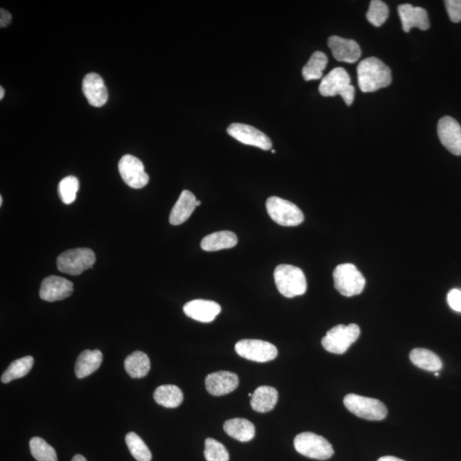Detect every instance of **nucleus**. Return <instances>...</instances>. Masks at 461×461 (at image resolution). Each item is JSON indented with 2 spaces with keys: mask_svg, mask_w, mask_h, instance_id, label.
<instances>
[{
  "mask_svg": "<svg viewBox=\"0 0 461 461\" xmlns=\"http://www.w3.org/2000/svg\"><path fill=\"white\" fill-rule=\"evenodd\" d=\"M358 85L363 92H372L387 87L392 83V71L383 61L368 58L357 67Z\"/></svg>",
  "mask_w": 461,
  "mask_h": 461,
  "instance_id": "1",
  "label": "nucleus"
},
{
  "mask_svg": "<svg viewBox=\"0 0 461 461\" xmlns=\"http://www.w3.org/2000/svg\"><path fill=\"white\" fill-rule=\"evenodd\" d=\"M277 289L285 297L293 298L304 295L307 291V279L299 267L281 264L274 270Z\"/></svg>",
  "mask_w": 461,
  "mask_h": 461,
  "instance_id": "2",
  "label": "nucleus"
},
{
  "mask_svg": "<svg viewBox=\"0 0 461 461\" xmlns=\"http://www.w3.org/2000/svg\"><path fill=\"white\" fill-rule=\"evenodd\" d=\"M350 76L344 68H336L322 79L319 86V94L324 96L340 95L348 106L355 99V87L351 85Z\"/></svg>",
  "mask_w": 461,
  "mask_h": 461,
  "instance_id": "3",
  "label": "nucleus"
},
{
  "mask_svg": "<svg viewBox=\"0 0 461 461\" xmlns=\"http://www.w3.org/2000/svg\"><path fill=\"white\" fill-rule=\"evenodd\" d=\"M337 291L344 297L357 296L363 292L366 279L357 267L351 263L338 265L333 271Z\"/></svg>",
  "mask_w": 461,
  "mask_h": 461,
  "instance_id": "4",
  "label": "nucleus"
},
{
  "mask_svg": "<svg viewBox=\"0 0 461 461\" xmlns=\"http://www.w3.org/2000/svg\"><path fill=\"white\" fill-rule=\"evenodd\" d=\"M347 410L364 420L380 421L387 416L388 410L379 400L349 394L344 399Z\"/></svg>",
  "mask_w": 461,
  "mask_h": 461,
  "instance_id": "5",
  "label": "nucleus"
},
{
  "mask_svg": "<svg viewBox=\"0 0 461 461\" xmlns=\"http://www.w3.org/2000/svg\"><path fill=\"white\" fill-rule=\"evenodd\" d=\"M360 334L361 330L357 324H337L327 332V335L322 338V344L328 352L342 355L358 339Z\"/></svg>",
  "mask_w": 461,
  "mask_h": 461,
  "instance_id": "6",
  "label": "nucleus"
},
{
  "mask_svg": "<svg viewBox=\"0 0 461 461\" xmlns=\"http://www.w3.org/2000/svg\"><path fill=\"white\" fill-rule=\"evenodd\" d=\"M294 447L298 453L310 459H330L334 450L326 438L313 432H302L294 439Z\"/></svg>",
  "mask_w": 461,
  "mask_h": 461,
  "instance_id": "7",
  "label": "nucleus"
},
{
  "mask_svg": "<svg viewBox=\"0 0 461 461\" xmlns=\"http://www.w3.org/2000/svg\"><path fill=\"white\" fill-rule=\"evenodd\" d=\"M266 208L269 217L280 226L296 227L304 221V213L296 204L280 197H269Z\"/></svg>",
  "mask_w": 461,
  "mask_h": 461,
  "instance_id": "8",
  "label": "nucleus"
},
{
  "mask_svg": "<svg viewBox=\"0 0 461 461\" xmlns=\"http://www.w3.org/2000/svg\"><path fill=\"white\" fill-rule=\"evenodd\" d=\"M96 262V256L90 249L79 248L69 249L61 253L58 258V269L61 273L69 275H80L91 269Z\"/></svg>",
  "mask_w": 461,
  "mask_h": 461,
  "instance_id": "9",
  "label": "nucleus"
},
{
  "mask_svg": "<svg viewBox=\"0 0 461 461\" xmlns=\"http://www.w3.org/2000/svg\"><path fill=\"white\" fill-rule=\"evenodd\" d=\"M235 351L239 357L256 362H271L278 355L273 344L257 339L240 340L235 345Z\"/></svg>",
  "mask_w": 461,
  "mask_h": 461,
  "instance_id": "10",
  "label": "nucleus"
},
{
  "mask_svg": "<svg viewBox=\"0 0 461 461\" xmlns=\"http://www.w3.org/2000/svg\"><path fill=\"white\" fill-rule=\"evenodd\" d=\"M227 133L239 142L269 151L273 147L271 139L262 131L256 127L242 124V123H232L227 127Z\"/></svg>",
  "mask_w": 461,
  "mask_h": 461,
  "instance_id": "11",
  "label": "nucleus"
},
{
  "mask_svg": "<svg viewBox=\"0 0 461 461\" xmlns=\"http://www.w3.org/2000/svg\"><path fill=\"white\" fill-rule=\"evenodd\" d=\"M121 177L127 186L142 189L149 183V175L144 171L143 162L132 155H125L118 164Z\"/></svg>",
  "mask_w": 461,
  "mask_h": 461,
  "instance_id": "12",
  "label": "nucleus"
},
{
  "mask_svg": "<svg viewBox=\"0 0 461 461\" xmlns=\"http://www.w3.org/2000/svg\"><path fill=\"white\" fill-rule=\"evenodd\" d=\"M439 139L447 151L455 156L461 155V127L450 117L441 118L438 122Z\"/></svg>",
  "mask_w": 461,
  "mask_h": 461,
  "instance_id": "13",
  "label": "nucleus"
},
{
  "mask_svg": "<svg viewBox=\"0 0 461 461\" xmlns=\"http://www.w3.org/2000/svg\"><path fill=\"white\" fill-rule=\"evenodd\" d=\"M73 291L71 281L59 276H49L42 281L39 297L44 301H61L71 296Z\"/></svg>",
  "mask_w": 461,
  "mask_h": 461,
  "instance_id": "14",
  "label": "nucleus"
},
{
  "mask_svg": "<svg viewBox=\"0 0 461 461\" xmlns=\"http://www.w3.org/2000/svg\"><path fill=\"white\" fill-rule=\"evenodd\" d=\"M239 380L234 372L219 371L210 373L205 379V386L212 396L221 397L238 388Z\"/></svg>",
  "mask_w": 461,
  "mask_h": 461,
  "instance_id": "15",
  "label": "nucleus"
},
{
  "mask_svg": "<svg viewBox=\"0 0 461 461\" xmlns=\"http://www.w3.org/2000/svg\"><path fill=\"white\" fill-rule=\"evenodd\" d=\"M398 14L404 32H410L412 28L420 30H427L430 28L428 13L423 8L403 4L398 6Z\"/></svg>",
  "mask_w": 461,
  "mask_h": 461,
  "instance_id": "16",
  "label": "nucleus"
},
{
  "mask_svg": "<svg viewBox=\"0 0 461 461\" xmlns=\"http://www.w3.org/2000/svg\"><path fill=\"white\" fill-rule=\"evenodd\" d=\"M328 46L333 56L339 61L354 64L362 56L361 47L353 39L339 36H331L328 39Z\"/></svg>",
  "mask_w": 461,
  "mask_h": 461,
  "instance_id": "17",
  "label": "nucleus"
},
{
  "mask_svg": "<svg viewBox=\"0 0 461 461\" xmlns=\"http://www.w3.org/2000/svg\"><path fill=\"white\" fill-rule=\"evenodd\" d=\"M83 94L91 106L102 107L108 101V91L98 74H86L82 83Z\"/></svg>",
  "mask_w": 461,
  "mask_h": 461,
  "instance_id": "18",
  "label": "nucleus"
},
{
  "mask_svg": "<svg viewBox=\"0 0 461 461\" xmlns=\"http://www.w3.org/2000/svg\"><path fill=\"white\" fill-rule=\"evenodd\" d=\"M183 310L188 317L197 322L209 323L221 313L222 307L213 301L197 299L187 302Z\"/></svg>",
  "mask_w": 461,
  "mask_h": 461,
  "instance_id": "19",
  "label": "nucleus"
},
{
  "mask_svg": "<svg viewBox=\"0 0 461 461\" xmlns=\"http://www.w3.org/2000/svg\"><path fill=\"white\" fill-rule=\"evenodd\" d=\"M196 203V197L191 192L183 191L170 213V224L173 226H179L186 222L194 212L197 207Z\"/></svg>",
  "mask_w": 461,
  "mask_h": 461,
  "instance_id": "20",
  "label": "nucleus"
},
{
  "mask_svg": "<svg viewBox=\"0 0 461 461\" xmlns=\"http://www.w3.org/2000/svg\"><path fill=\"white\" fill-rule=\"evenodd\" d=\"M103 362V354L99 350H86L79 355L76 363V375L79 379H84L98 370Z\"/></svg>",
  "mask_w": 461,
  "mask_h": 461,
  "instance_id": "21",
  "label": "nucleus"
},
{
  "mask_svg": "<svg viewBox=\"0 0 461 461\" xmlns=\"http://www.w3.org/2000/svg\"><path fill=\"white\" fill-rule=\"evenodd\" d=\"M278 400L279 393L275 388L261 386L253 392L250 405L254 411L267 412L274 410Z\"/></svg>",
  "mask_w": 461,
  "mask_h": 461,
  "instance_id": "22",
  "label": "nucleus"
},
{
  "mask_svg": "<svg viewBox=\"0 0 461 461\" xmlns=\"http://www.w3.org/2000/svg\"><path fill=\"white\" fill-rule=\"evenodd\" d=\"M237 244H238V238L234 232L222 231L204 237L201 242V248L204 252H218V250L234 248Z\"/></svg>",
  "mask_w": 461,
  "mask_h": 461,
  "instance_id": "23",
  "label": "nucleus"
},
{
  "mask_svg": "<svg viewBox=\"0 0 461 461\" xmlns=\"http://www.w3.org/2000/svg\"><path fill=\"white\" fill-rule=\"evenodd\" d=\"M223 427L228 436L242 442L252 441L256 435L254 425L242 418L227 420Z\"/></svg>",
  "mask_w": 461,
  "mask_h": 461,
  "instance_id": "24",
  "label": "nucleus"
},
{
  "mask_svg": "<svg viewBox=\"0 0 461 461\" xmlns=\"http://www.w3.org/2000/svg\"><path fill=\"white\" fill-rule=\"evenodd\" d=\"M125 370L131 377L140 379L146 377L151 369L150 359L142 351H135L125 360Z\"/></svg>",
  "mask_w": 461,
  "mask_h": 461,
  "instance_id": "25",
  "label": "nucleus"
},
{
  "mask_svg": "<svg viewBox=\"0 0 461 461\" xmlns=\"http://www.w3.org/2000/svg\"><path fill=\"white\" fill-rule=\"evenodd\" d=\"M154 399L157 404L167 408L178 407L183 402V392L177 385H165L158 387L154 392Z\"/></svg>",
  "mask_w": 461,
  "mask_h": 461,
  "instance_id": "26",
  "label": "nucleus"
},
{
  "mask_svg": "<svg viewBox=\"0 0 461 461\" xmlns=\"http://www.w3.org/2000/svg\"><path fill=\"white\" fill-rule=\"evenodd\" d=\"M411 362L424 370L437 372L441 370L442 362L437 355L427 349H415L410 355Z\"/></svg>",
  "mask_w": 461,
  "mask_h": 461,
  "instance_id": "27",
  "label": "nucleus"
},
{
  "mask_svg": "<svg viewBox=\"0 0 461 461\" xmlns=\"http://www.w3.org/2000/svg\"><path fill=\"white\" fill-rule=\"evenodd\" d=\"M328 59L322 51H315L302 69V76L307 81L322 79Z\"/></svg>",
  "mask_w": 461,
  "mask_h": 461,
  "instance_id": "28",
  "label": "nucleus"
},
{
  "mask_svg": "<svg viewBox=\"0 0 461 461\" xmlns=\"http://www.w3.org/2000/svg\"><path fill=\"white\" fill-rule=\"evenodd\" d=\"M34 360L30 355L13 362L1 376V382L4 384L21 379L28 375L34 366Z\"/></svg>",
  "mask_w": 461,
  "mask_h": 461,
  "instance_id": "29",
  "label": "nucleus"
},
{
  "mask_svg": "<svg viewBox=\"0 0 461 461\" xmlns=\"http://www.w3.org/2000/svg\"><path fill=\"white\" fill-rule=\"evenodd\" d=\"M29 447L31 454L37 461H58V455L54 447L41 437L31 439Z\"/></svg>",
  "mask_w": 461,
  "mask_h": 461,
  "instance_id": "30",
  "label": "nucleus"
},
{
  "mask_svg": "<svg viewBox=\"0 0 461 461\" xmlns=\"http://www.w3.org/2000/svg\"><path fill=\"white\" fill-rule=\"evenodd\" d=\"M126 442L132 455L138 461H151L152 455L150 450L139 435L129 432L126 436Z\"/></svg>",
  "mask_w": 461,
  "mask_h": 461,
  "instance_id": "31",
  "label": "nucleus"
},
{
  "mask_svg": "<svg viewBox=\"0 0 461 461\" xmlns=\"http://www.w3.org/2000/svg\"><path fill=\"white\" fill-rule=\"evenodd\" d=\"M80 187L78 179L70 177L61 179L59 184V194L61 201L65 204H71L76 199L77 192Z\"/></svg>",
  "mask_w": 461,
  "mask_h": 461,
  "instance_id": "32",
  "label": "nucleus"
},
{
  "mask_svg": "<svg viewBox=\"0 0 461 461\" xmlns=\"http://www.w3.org/2000/svg\"><path fill=\"white\" fill-rule=\"evenodd\" d=\"M389 16V8L387 4L380 0H372L369 6L367 13V19L369 23L375 26V27H380L383 25Z\"/></svg>",
  "mask_w": 461,
  "mask_h": 461,
  "instance_id": "33",
  "label": "nucleus"
},
{
  "mask_svg": "<svg viewBox=\"0 0 461 461\" xmlns=\"http://www.w3.org/2000/svg\"><path fill=\"white\" fill-rule=\"evenodd\" d=\"M204 457L207 461H229V453L222 443L207 438L205 440Z\"/></svg>",
  "mask_w": 461,
  "mask_h": 461,
  "instance_id": "34",
  "label": "nucleus"
},
{
  "mask_svg": "<svg viewBox=\"0 0 461 461\" xmlns=\"http://www.w3.org/2000/svg\"><path fill=\"white\" fill-rule=\"evenodd\" d=\"M447 15L455 24L461 21V0H446L445 1Z\"/></svg>",
  "mask_w": 461,
  "mask_h": 461,
  "instance_id": "35",
  "label": "nucleus"
},
{
  "mask_svg": "<svg viewBox=\"0 0 461 461\" xmlns=\"http://www.w3.org/2000/svg\"><path fill=\"white\" fill-rule=\"evenodd\" d=\"M447 300L452 309L461 312V289H451L447 294Z\"/></svg>",
  "mask_w": 461,
  "mask_h": 461,
  "instance_id": "36",
  "label": "nucleus"
},
{
  "mask_svg": "<svg viewBox=\"0 0 461 461\" xmlns=\"http://www.w3.org/2000/svg\"><path fill=\"white\" fill-rule=\"evenodd\" d=\"M11 19L12 16L11 13L1 9V11H0V27H7V26L11 24Z\"/></svg>",
  "mask_w": 461,
  "mask_h": 461,
  "instance_id": "37",
  "label": "nucleus"
},
{
  "mask_svg": "<svg viewBox=\"0 0 461 461\" xmlns=\"http://www.w3.org/2000/svg\"><path fill=\"white\" fill-rule=\"evenodd\" d=\"M377 461H405L397 457H394V456H384L381 457Z\"/></svg>",
  "mask_w": 461,
  "mask_h": 461,
  "instance_id": "38",
  "label": "nucleus"
},
{
  "mask_svg": "<svg viewBox=\"0 0 461 461\" xmlns=\"http://www.w3.org/2000/svg\"><path fill=\"white\" fill-rule=\"evenodd\" d=\"M72 461H87L84 456L76 455L74 456Z\"/></svg>",
  "mask_w": 461,
  "mask_h": 461,
  "instance_id": "39",
  "label": "nucleus"
},
{
  "mask_svg": "<svg viewBox=\"0 0 461 461\" xmlns=\"http://www.w3.org/2000/svg\"><path fill=\"white\" fill-rule=\"evenodd\" d=\"M4 96V90L3 87L1 86V87H0V99H3Z\"/></svg>",
  "mask_w": 461,
  "mask_h": 461,
  "instance_id": "40",
  "label": "nucleus"
},
{
  "mask_svg": "<svg viewBox=\"0 0 461 461\" xmlns=\"http://www.w3.org/2000/svg\"><path fill=\"white\" fill-rule=\"evenodd\" d=\"M196 205H197V207H199V206L201 205V202L199 200H197Z\"/></svg>",
  "mask_w": 461,
  "mask_h": 461,
  "instance_id": "41",
  "label": "nucleus"
},
{
  "mask_svg": "<svg viewBox=\"0 0 461 461\" xmlns=\"http://www.w3.org/2000/svg\"><path fill=\"white\" fill-rule=\"evenodd\" d=\"M2 204H3V197L1 196V197H0V205L2 206Z\"/></svg>",
  "mask_w": 461,
  "mask_h": 461,
  "instance_id": "42",
  "label": "nucleus"
},
{
  "mask_svg": "<svg viewBox=\"0 0 461 461\" xmlns=\"http://www.w3.org/2000/svg\"><path fill=\"white\" fill-rule=\"evenodd\" d=\"M272 153H275V150H272Z\"/></svg>",
  "mask_w": 461,
  "mask_h": 461,
  "instance_id": "43",
  "label": "nucleus"
}]
</instances>
